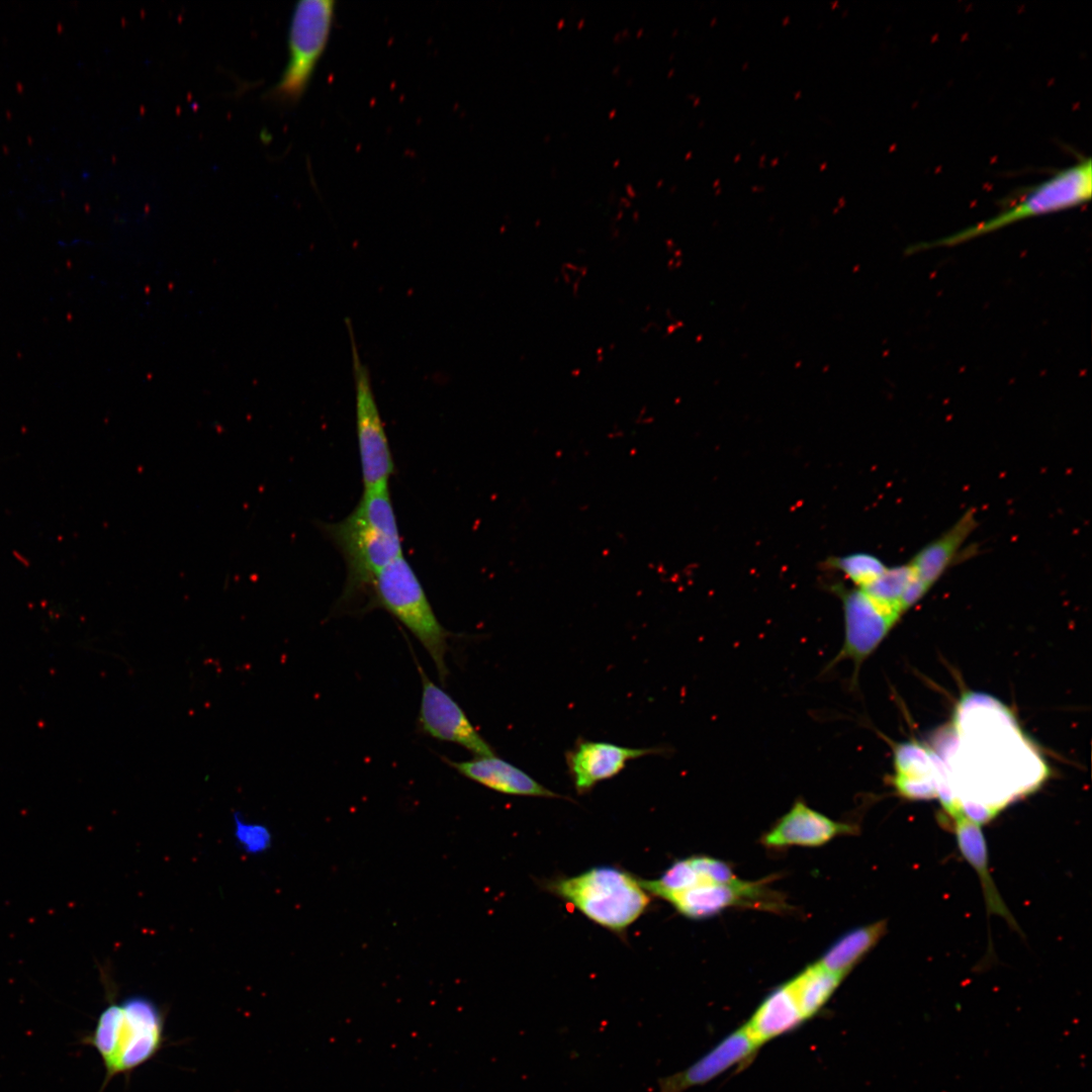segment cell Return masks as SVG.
Returning a JSON list of instances; mask_svg holds the SVG:
<instances>
[{"label":"cell","mask_w":1092,"mask_h":1092,"mask_svg":"<svg viewBox=\"0 0 1092 1092\" xmlns=\"http://www.w3.org/2000/svg\"><path fill=\"white\" fill-rule=\"evenodd\" d=\"M324 529L346 562L347 579L341 597L346 604L369 595L378 572L403 555L388 485L364 490L346 518Z\"/></svg>","instance_id":"1"},{"label":"cell","mask_w":1092,"mask_h":1092,"mask_svg":"<svg viewBox=\"0 0 1092 1092\" xmlns=\"http://www.w3.org/2000/svg\"><path fill=\"white\" fill-rule=\"evenodd\" d=\"M596 924L622 932L646 911L650 894L642 880L611 866L552 881L547 887Z\"/></svg>","instance_id":"2"},{"label":"cell","mask_w":1092,"mask_h":1092,"mask_svg":"<svg viewBox=\"0 0 1092 1092\" xmlns=\"http://www.w3.org/2000/svg\"><path fill=\"white\" fill-rule=\"evenodd\" d=\"M1092 194V162L1081 158L1077 163L1058 170L1044 181L1031 187L1008 208L996 215L970 225L941 239L919 243L907 251L914 253L933 248L953 247L1001 230L1015 222L1087 203Z\"/></svg>","instance_id":"3"},{"label":"cell","mask_w":1092,"mask_h":1092,"mask_svg":"<svg viewBox=\"0 0 1092 1092\" xmlns=\"http://www.w3.org/2000/svg\"><path fill=\"white\" fill-rule=\"evenodd\" d=\"M367 607H379L400 622L427 650L442 685L448 676L446 653L450 633L437 619L425 589L403 555L376 575Z\"/></svg>","instance_id":"4"},{"label":"cell","mask_w":1092,"mask_h":1092,"mask_svg":"<svg viewBox=\"0 0 1092 1092\" xmlns=\"http://www.w3.org/2000/svg\"><path fill=\"white\" fill-rule=\"evenodd\" d=\"M334 0H302L296 3L288 33L287 65L270 96L295 103L303 95L329 41L335 15Z\"/></svg>","instance_id":"5"},{"label":"cell","mask_w":1092,"mask_h":1092,"mask_svg":"<svg viewBox=\"0 0 1092 1092\" xmlns=\"http://www.w3.org/2000/svg\"><path fill=\"white\" fill-rule=\"evenodd\" d=\"M356 390V433L364 490L388 485L394 463L373 393L368 368L361 361L354 330L346 317Z\"/></svg>","instance_id":"6"},{"label":"cell","mask_w":1092,"mask_h":1092,"mask_svg":"<svg viewBox=\"0 0 1092 1092\" xmlns=\"http://www.w3.org/2000/svg\"><path fill=\"white\" fill-rule=\"evenodd\" d=\"M123 1016L118 1033L117 1049L99 1092L117 1075L128 1076L153 1060L165 1042L166 1016L162 1008L144 995L128 996L121 1001Z\"/></svg>","instance_id":"7"},{"label":"cell","mask_w":1092,"mask_h":1092,"mask_svg":"<svg viewBox=\"0 0 1092 1092\" xmlns=\"http://www.w3.org/2000/svg\"><path fill=\"white\" fill-rule=\"evenodd\" d=\"M842 602L844 615V640L839 652L830 662L833 666L849 659L854 672L875 651L902 616L897 611L879 603L862 589L835 588Z\"/></svg>","instance_id":"8"},{"label":"cell","mask_w":1092,"mask_h":1092,"mask_svg":"<svg viewBox=\"0 0 1092 1092\" xmlns=\"http://www.w3.org/2000/svg\"><path fill=\"white\" fill-rule=\"evenodd\" d=\"M766 882L740 879L729 884L695 881L687 888L663 898L679 914L691 919H703L719 914L730 907H751L768 911L786 908L784 898L765 887Z\"/></svg>","instance_id":"9"},{"label":"cell","mask_w":1092,"mask_h":1092,"mask_svg":"<svg viewBox=\"0 0 1092 1092\" xmlns=\"http://www.w3.org/2000/svg\"><path fill=\"white\" fill-rule=\"evenodd\" d=\"M422 681L419 727L427 735L463 746L475 756H492L494 750L471 724L459 705L428 676L413 654Z\"/></svg>","instance_id":"10"},{"label":"cell","mask_w":1092,"mask_h":1092,"mask_svg":"<svg viewBox=\"0 0 1092 1092\" xmlns=\"http://www.w3.org/2000/svg\"><path fill=\"white\" fill-rule=\"evenodd\" d=\"M759 1048L741 1026L688 1068L660 1078L659 1092H685L705 1085L733 1067H743L752 1060Z\"/></svg>","instance_id":"11"},{"label":"cell","mask_w":1092,"mask_h":1092,"mask_svg":"<svg viewBox=\"0 0 1092 1092\" xmlns=\"http://www.w3.org/2000/svg\"><path fill=\"white\" fill-rule=\"evenodd\" d=\"M856 832V825L833 820L798 800L761 836L760 842L767 848L777 849L789 846L816 847L838 836Z\"/></svg>","instance_id":"12"},{"label":"cell","mask_w":1092,"mask_h":1092,"mask_svg":"<svg viewBox=\"0 0 1092 1092\" xmlns=\"http://www.w3.org/2000/svg\"><path fill=\"white\" fill-rule=\"evenodd\" d=\"M662 752L661 748H633L610 742L579 739L565 753L568 771L578 794L620 774L629 760Z\"/></svg>","instance_id":"13"},{"label":"cell","mask_w":1092,"mask_h":1092,"mask_svg":"<svg viewBox=\"0 0 1092 1092\" xmlns=\"http://www.w3.org/2000/svg\"><path fill=\"white\" fill-rule=\"evenodd\" d=\"M893 785L904 798L932 799L944 780L942 760L916 743H902L894 749Z\"/></svg>","instance_id":"14"},{"label":"cell","mask_w":1092,"mask_h":1092,"mask_svg":"<svg viewBox=\"0 0 1092 1092\" xmlns=\"http://www.w3.org/2000/svg\"><path fill=\"white\" fill-rule=\"evenodd\" d=\"M444 761L462 776L498 793L543 798H565L533 779L518 766L492 756H475L465 761Z\"/></svg>","instance_id":"15"},{"label":"cell","mask_w":1092,"mask_h":1092,"mask_svg":"<svg viewBox=\"0 0 1092 1092\" xmlns=\"http://www.w3.org/2000/svg\"><path fill=\"white\" fill-rule=\"evenodd\" d=\"M977 525L975 512L968 510L949 529L923 546L908 562L916 577L931 588L954 563Z\"/></svg>","instance_id":"16"},{"label":"cell","mask_w":1092,"mask_h":1092,"mask_svg":"<svg viewBox=\"0 0 1092 1092\" xmlns=\"http://www.w3.org/2000/svg\"><path fill=\"white\" fill-rule=\"evenodd\" d=\"M954 821V833L961 853L977 872L989 914L1004 918L1011 927L1018 929L1012 914L1003 902L988 867V849L981 825L961 813L950 815Z\"/></svg>","instance_id":"17"},{"label":"cell","mask_w":1092,"mask_h":1092,"mask_svg":"<svg viewBox=\"0 0 1092 1092\" xmlns=\"http://www.w3.org/2000/svg\"><path fill=\"white\" fill-rule=\"evenodd\" d=\"M804 1021L795 997L786 982L775 988L762 1000L743 1027L748 1035L761 1045L795 1029Z\"/></svg>","instance_id":"18"},{"label":"cell","mask_w":1092,"mask_h":1092,"mask_svg":"<svg viewBox=\"0 0 1092 1092\" xmlns=\"http://www.w3.org/2000/svg\"><path fill=\"white\" fill-rule=\"evenodd\" d=\"M887 926L886 920H880L845 932L817 963L825 970L845 978L886 934Z\"/></svg>","instance_id":"19"},{"label":"cell","mask_w":1092,"mask_h":1092,"mask_svg":"<svg viewBox=\"0 0 1092 1092\" xmlns=\"http://www.w3.org/2000/svg\"><path fill=\"white\" fill-rule=\"evenodd\" d=\"M843 979L825 970L816 962L787 983L804 1019L807 1020L822 1009Z\"/></svg>","instance_id":"20"},{"label":"cell","mask_w":1092,"mask_h":1092,"mask_svg":"<svg viewBox=\"0 0 1092 1092\" xmlns=\"http://www.w3.org/2000/svg\"><path fill=\"white\" fill-rule=\"evenodd\" d=\"M916 577L909 563L887 567L870 585L860 588L879 603L903 615V597Z\"/></svg>","instance_id":"21"},{"label":"cell","mask_w":1092,"mask_h":1092,"mask_svg":"<svg viewBox=\"0 0 1092 1092\" xmlns=\"http://www.w3.org/2000/svg\"><path fill=\"white\" fill-rule=\"evenodd\" d=\"M830 562V566L840 570L858 588L873 583L887 568L880 558L862 552L833 558Z\"/></svg>","instance_id":"22"},{"label":"cell","mask_w":1092,"mask_h":1092,"mask_svg":"<svg viewBox=\"0 0 1092 1092\" xmlns=\"http://www.w3.org/2000/svg\"><path fill=\"white\" fill-rule=\"evenodd\" d=\"M235 834L244 850L250 853H258L267 848L269 844V832L266 827L245 821L238 814L234 816Z\"/></svg>","instance_id":"23"}]
</instances>
